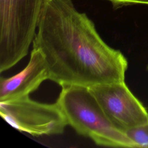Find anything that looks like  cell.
I'll use <instances>...</instances> for the list:
<instances>
[{
  "mask_svg": "<svg viewBox=\"0 0 148 148\" xmlns=\"http://www.w3.org/2000/svg\"><path fill=\"white\" fill-rule=\"evenodd\" d=\"M125 132L137 147L148 148V124L128 129Z\"/></svg>",
  "mask_w": 148,
  "mask_h": 148,
  "instance_id": "obj_7",
  "label": "cell"
},
{
  "mask_svg": "<svg viewBox=\"0 0 148 148\" xmlns=\"http://www.w3.org/2000/svg\"><path fill=\"white\" fill-rule=\"evenodd\" d=\"M0 114L16 130L35 136L62 134L68 125L57 102H39L29 96L0 101Z\"/></svg>",
  "mask_w": 148,
  "mask_h": 148,
  "instance_id": "obj_4",
  "label": "cell"
},
{
  "mask_svg": "<svg viewBox=\"0 0 148 148\" xmlns=\"http://www.w3.org/2000/svg\"><path fill=\"white\" fill-rule=\"evenodd\" d=\"M146 69H147V71H148V63H147V66H146Z\"/></svg>",
  "mask_w": 148,
  "mask_h": 148,
  "instance_id": "obj_8",
  "label": "cell"
},
{
  "mask_svg": "<svg viewBox=\"0 0 148 148\" xmlns=\"http://www.w3.org/2000/svg\"><path fill=\"white\" fill-rule=\"evenodd\" d=\"M61 87L56 102L68 124L77 134L101 146L137 147L125 131L107 117L87 87L68 85Z\"/></svg>",
  "mask_w": 148,
  "mask_h": 148,
  "instance_id": "obj_2",
  "label": "cell"
},
{
  "mask_svg": "<svg viewBox=\"0 0 148 148\" xmlns=\"http://www.w3.org/2000/svg\"><path fill=\"white\" fill-rule=\"evenodd\" d=\"M43 54L49 80L61 86L123 82L128 61L109 46L72 0H46L32 42Z\"/></svg>",
  "mask_w": 148,
  "mask_h": 148,
  "instance_id": "obj_1",
  "label": "cell"
},
{
  "mask_svg": "<svg viewBox=\"0 0 148 148\" xmlns=\"http://www.w3.org/2000/svg\"><path fill=\"white\" fill-rule=\"evenodd\" d=\"M110 120L125 131L148 124V112L125 81L87 87Z\"/></svg>",
  "mask_w": 148,
  "mask_h": 148,
  "instance_id": "obj_5",
  "label": "cell"
},
{
  "mask_svg": "<svg viewBox=\"0 0 148 148\" xmlns=\"http://www.w3.org/2000/svg\"><path fill=\"white\" fill-rule=\"evenodd\" d=\"M49 73L42 53L33 47L28 63L19 73L0 79V101H8L29 96L45 80Z\"/></svg>",
  "mask_w": 148,
  "mask_h": 148,
  "instance_id": "obj_6",
  "label": "cell"
},
{
  "mask_svg": "<svg viewBox=\"0 0 148 148\" xmlns=\"http://www.w3.org/2000/svg\"><path fill=\"white\" fill-rule=\"evenodd\" d=\"M46 0H0V72L25 57Z\"/></svg>",
  "mask_w": 148,
  "mask_h": 148,
  "instance_id": "obj_3",
  "label": "cell"
}]
</instances>
